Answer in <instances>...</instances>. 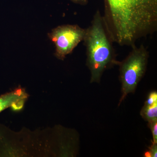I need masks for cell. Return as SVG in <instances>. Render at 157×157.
<instances>
[{
  "mask_svg": "<svg viewBox=\"0 0 157 157\" xmlns=\"http://www.w3.org/2000/svg\"><path fill=\"white\" fill-rule=\"evenodd\" d=\"M105 26L113 36H143L157 25V0H104Z\"/></svg>",
  "mask_w": 157,
  "mask_h": 157,
  "instance_id": "obj_1",
  "label": "cell"
},
{
  "mask_svg": "<svg viewBox=\"0 0 157 157\" xmlns=\"http://www.w3.org/2000/svg\"><path fill=\"white\" fill-rule=\"evenodd\" d=\"M86 29L77 25L59 26L53 29L49 37L56 45V56L63 59L84 39Z\"/></svg>",
  "mask_w": 157,
  "mask_h": 157,
  "instance_id": "obj_4",
  "label": "cell"
},
{
  "mask_svg": "<svg viewBox=\"0 0 157 157\" xmlns=\"http://www.w3.org/2000/svg\"><path fill=\"white\" fill-rule=\"evenodd\" d=\"M132 48L128 57L120 64L122 95L119 105L129 94L135 92L146 70L149 54L146 48L143 45H134Z\"/></svg>",
  "mask_w": 157,
  "mask_h": 157,
  "instance_id": "obj_3",
  "label": "cell"
},
{
  "mask_svg": "<svg viewBox=\"0 0 157 157\" xmlns=\"http://www.w3.org/2000/svg\"><path fill=\"white\" fill-rule=\"evenodd\" d=\"M26 94L23 90H16L0 97V112L10 106L14 105L18 101L25 100Z\"/></svg>",
  "mask_w": 157,
  "mask_h": 157,
  "instance_id": "obj_5",
  "label": "cell"
},
{
  "mask_svg": "<svg viewBox=\"0 0 157 157\" xmlns=\"http://www.w3.org/2000/svg\"><path fill=\"white\" fill-rule=\"evenodd\" d=\"M83 40L86 48L87 65L91 73L90 82H99L104 71L111 65L117 63L112 41L100 11L96 12L90 25L86 29Z\"/></svg>",
  "mask_w": 157,
  "mask_h": 157,
  "instance_id": "obj_2",
  "label": "cell"
},
{
  "mask_svg": "<svg viewBox=\"0 0 157 157\" xmlns=\"http://www.w3.org/2000/svg\"><path fill=\"white\" fill-rule=\"evenodd\" d=\"M71 2L80 5H86L88 2L89 0H70Z\"/></svg>",
  "mask_w": 157,
  "mask_h": 157,
  "instance_id": "obj_10",
  "label": "cell"
},
{
  "mask_svg": "<svg viewBox=\"0 0 157 157\" xmlns=\"http://www.w3.org/2000/svg\"><path fill=\"white\" fill-rule=\"evenodd\" d=\"M148 127L152 135V142L157 143V120L148 122Z\"/></svg>",
  "mask_w": 157,
  "mask_h": 157,
  "instance_id": "obj_8",
  "label": "cell"
},
{
  "mask_svg": "<svg viewBox=\"0 0 157 157\" xmlns=\"http://www.w3.org/2000/svg\"><path fill=\"white\" fill-rule=\"evenodd\" d=\"M157 143L152 142V144L144 153V156L146 157H157Z\"/></svg>",
  "mask_w": 157,
  "mask_h": 157,
  "instance_id": "obj_9",
  "label": "cell"
},
{
  "mask_svg": "<svg viewBox=\"0 0 157 157\" xmlns=\"http://www.w3.org/2000/svg\"><path fill=\"white\" fill-rule=\"evenodd\" d=\"M155 104H157V92L154 90L149 93L144 105L151 106Z\"/></svg>",
  "mask_w": 157,
  "mask_h": 157,
  "instance_id": "obj_7",
  "label": "cell"
},
{
  "mask_svg": "<svg viewBox=\"0 0 157 157\" xmlns=\"http://www.w3.org/2000/svg\"><path fill=\"white\" fill-rule=\"evenodd\" d=\"M140 116L146 121L157 120V104L151 106L144 105L140 112Z\"/></svg>",
  "mask_w": 157,
  "mask_h": 157,
  "instance_id": "obj_6",
  "label": "cell"
}]
</instances>
